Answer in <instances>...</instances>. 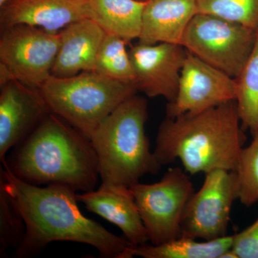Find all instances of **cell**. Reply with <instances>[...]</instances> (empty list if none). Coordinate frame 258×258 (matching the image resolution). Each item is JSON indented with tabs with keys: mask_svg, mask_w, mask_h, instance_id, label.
<instances>
[{
	"mask_svg": "<svg viewBox=\"0 0 258 258\" xmlns=\"http://www.w3.org/2000/svg\"><path fill=\"white\" fill-rule=\"evenodd\" d=\"M256 30L213 16L198 13L185 30L181 45L204 62L236 79L248 58Z\"/></svg>",
	"mask_w": 258,
	"mask_h": 258,
	"instance_id": "obj_6",
	"label": "cell"
},
{
	"mask_svg": "<svg viewBox=\"0 0 258 258\" xmlns=\"http://www.w3.org/2000/svg\"><path fill=\"white\" fill-rule=\"evenodd\" d=\"M40 90L50 111L89 139L117 107L138 92L132 83L115 81L96 71L67 78L51 76Z\"/></svg>",
	"mask_w": 258,
	"mask_h": 258,
	"instance_id": "obj_5",
	"label": "cell"
},
{
	"mask_svg": "<svg viewBox=\"0 0 258 258\" xmlns=\"http://www.w3.org/2000/svg\"><path fill=\"white\" fill-rule=\"evenodd\" d=\"M198 13L258 30V0H197Z\"/></svg>",
	"mask_w": 258,
	"mask_h": 258,
	"instance_id": "obj_21",
	"label": "cell"
},
{
	"mask_svg": "<svg viewBox=\"0 0 258 258\" xmlns=\"http://www.w3.org/2000/svg\"><path fill=\"white\" fill-rule=\"evenodd\" d=\"M9 1H10V0H0V8L4 6V5H6Z\"/></svg>",
	"mask_w": 258,
	"mask_h": 258,
	"instance_id": "obj_25",
	"label": "cell"
},
{
	"mask_svg": "<svg viewBox=\"0 0 258 258\" xmlns=\"http://www.w3.org/2000/svg\"><path fill=\"white\" fill-rule=\"evenodd\" d=\"M235 79L204 62L187 51L175 99L167 103L166 117L200 113L236 101Z\"/></svg>",
	"mask_w": 258,
	"mask_h": 258,
	"instance_id": "obj_10",
	"label": "cell"
},
{
	"mask_svg": "<svg viewBox=\"0 0 258 258\" xmlns=\"http://www.w3.org/2000/svg\"><path fill=\"white\" fill-rule=\"evenodd\" d=\"M0 160L23 142L46 115L52 113L38 88L18 80L0 86Z\"/></svg>",
	"mask_w": 258,
	"mask_h": 258,
	"instance_id": "obj_12",
	"label": "cell"
},
{
	"mask_svg": "<svg viewBox=\"0 0 258 258\" xmlns=\"http://www.w3.org/2000/svg\"><path fill=\"white\" fill-rule=\"evenodd\" d=\"M248 147L241 149L237 167L238 200L244 206L258 201V129Z\"/></svg>",
	"mask_w": 258,
	"mask_h": 258,
	"instance_id": "obj_23",
	"label": "cell"
},
{
	"mask_svg": "<svg viewBox=\"0 0 258 258\" xmlns=\"http://www.w3.org/2000/svg\"><path fill=\"white\" fill-rule=\"evenodd\" d=\"M130 188L151 244L165 243L181 237L183 213L195 192L184 169L170 168L158 182H138Z\"/></svg>",
	"mask_w": 258,
	"mask_h": 258,
	"instance_id": "obj_7",
	"label": "cell"
},
{
	"mask_svg": "<svg viewBox=\"0 0 258 258\" xmlns=\"http://www.w3.org/2000/svg\"><path fill=\"white\" fill-rule=\"evenodd\" d=\"M148 103L136 94L123 101L97 127L91 137L102 182L131 186L161 166L146 134Z\"/></svg>",
	"mask_w": 258,
	"mask_h": 258,
	"instance_id": "obj_4",
	"label": "cell"
},
{
	"mask_svg": "<svg viewBox=\"0 0 258 258\" xmlns=\"http://www.w3.org/2000/svg\"><path fill=\"white\" fill-rule=\"evenodd\" d=\"M106 32L92 19L79 20L60 31V42L51 76L67 78L94 71Z\"/></svg>",
	"mask_w": 258,
	"mask_h": 258,
	"instance_id": "obj_15",
	"label": "cell"
},
{
	"mask_svg": "<svg viewBox=\"0 0 258 258\" xmlns=\"http://www.w3.org/2000/svg\"><path fill=\"white\" fill-rule=\"evenodd\" d=\"M246 137L237 102L163 120L154 155L161 166L179 159L191 175L215 169L235 171Z\"/></svg>",
	"mask_w": 258,
	"mask_h": 258,
	"instance_id": "obj_3",
	"label": "cell"
},
{
	"mask_svg": "<svg viewBox=\"0 0 258 258\" xmlns=\"http://www.w3.org/2000/svg\"><path fill=\"white\" fill-rule=\"evenodd\" d=\"M0 183L13 197L26 225V233L15 249V257H32L51 242L60 241L92 246L102 257L132 258L133 244L85 217L78 206L77 191L72 188L29 184L3 164Z\"/></svg>",
	"mask_w": 258,
	"mask_h": 258,
	"instance_id": "obj_1",
	"label": "cell"
},
{
	"mask_svg": "<svg viewBox=\"0 0 258 258\" xmlns=\"http://www.w3.org/2000/svg\"><path fill=\"white\" fill-rule=\"evenodd\" d=\"M79 202L89 212L117 226L134 246L149 242L133 191L130 186L102 182L98 189L78 194Z\"/></svg>",
	"mask_w": 258,
	"mask_h": 258,
	"instance_id": "obj_14",
	"label": "cell"
},
{
	"mask_svg": "<svg viewBox=\"0 0 258 258\" xmlns=\"http://www.w3.org/2000/svg\"><path fill=\"white\" fill-rule=\"evenodd\" d=\"M26 233V225L14 200L0 183V256L10 248H18Z\"/></svg>",
	"mask_w": 258,
	"mask_h": 258,
	"instance_id": "obj_22",
	"label": "cell"
},
{
	"mask_svg": "<svg viewBox=\"0 0 258 258\" xmlns=\"http://www.w3.org/2000/svg\"><path fill=\"white\" fill-rule=\"evenodd\" d=\"M235 80L241 125L253 134L258 129V30L252 52Z\"/></svg>",
	"mask_w": 258,
	"mask_h": 258,
	"instance_id": "obj_19",
	"label": "cell"
},
{
	"mask_svg": "<svg viewBox=\"0 0 258 258\" xmlns=\"http://www.w3.org/2000/svg\"><path fill=\"white\" fill-rule=\"evenodd\" d=\"M128 53L137 91L149 98L161 96L168 103L174 101L187 50L179 44L146 45L139 42L131 46Z\"/></svg>",
	"mask_w": 258,
	"mask_h": 258,
	"instance_id": "obj_11",
	"label": "cell"
},
{
	"mask_svg": "<svg viewBox=\"0 0 258 258\" xmlns=\"http://www.w3.org/2000/svg\"><path fill=\"white\" fill-rule=\"evenodd\" d=\"M232 249L237 258H258V218L245 230L233 235Z\"/></svg>",
	"mask_w": 258,
	"mask_h": 258,
	"instance_id": "obj_24",
	"label": "cell"
},
{
	"mask_svg": "<svg viewBox=\"0 0 258 258\" xmlns=\"http://www.w3.org/2000/svg\"><path fill=\"white\" fill-rule=\"evenodd\" d=\"M2 164L29 184H62L81 192L96 189L100 178L91 139L53 113L13 148Z\"/></svg>",
	"mask_w": 258,
	"mask_h": 258,
	"instance_id": "obj_2",
	"label": "cell"
},
{
	"mask_svg": "<svg viewBox=\"0 0 258 258\" xmlns=\"http://www.w3.org/2000/svg\"><path fill=\"white\" fill-rule=\"evenodd\" d=\"M126 44L118 35L106 32L97 56L94 71L109 79L134 84L133 64Z\"/></svg>",
	"mask_w": 258,
	"mask_h": 258,
	"instance_id": "obj_20",
	"label": "cell"
},
{
	"mask_svg": "<svg viewBox=\"0 0 258 258\" xmlns=\"http://www.w3.org/2000/svg\"><path fill=\"white\" fill-rule=\"evenodd\" d=\"M141 1H145V0H141Z\"/></svg>",
	"mask_w": 258,
	"mask_h": 258,
	"instance_id": "obj_26",
	"label": "cell"
},
{
	"mask_svg": "<svg viewBox=\"0 0 258 258\" xmlns=\"http://www.w3.org/2000/svg\"><path fill=\"white\" fill-rule=\"evenodd\" d=\"M60 32L20 24L1 30L0 63L15 80L40 89L51 76L58 52Z\"/></svg>",
	"mask_w": 258,
	"mask_h": 258,
	"instance_id": "obj_8",
	"label": "cell"
},
{
	"mask_svg": "<svg viewBox=\"0 0 258 258\" xmlns=\"http://www.w3.org/2000/svg\"><path fill=\"white\" fill-rule=\"evenodd\" d=\"M233 235L199 242L196 239L181 237L160 244H144L134 246L132 257L144 258H221L232 248Z\"/></svg>",
	"mask_w": 258,
	"mask_h": 258,
	"instance_id": "obj_18",
	"label": "cell"
},
{
	"mask_svg": "<svg viewBox=\"0 0 258 258\" xmlns=\"http://www.w3.org/2000/svg\"><path fill=\"white\" fill-rule=\"evenodd\" d=\"M236 200L238 184L235 171L215 169L207 173L203 186L186 204L181 236L205 240L225 237Z\"/></svg>",
	"mask_w": 258,
	"mask_h": 258,
	"instance_id": "obj_9",
	"label": "cell"
},
{
	"mask_svg": "<svg viewBox=\"0 0 258 258\" xmlns=\"http://www.w3.org/2000/svg\"><path fill=\"white\" fill-rule=\"evenodd\" d=\"M146 4V0H92V20L129 43L140 36Z\"/></svg>",
	"mask_w": 258,
	"mask_h": 258,
	"instance_id": "obj_17",
	"label": "cell"
},
{
	"mask_svg": "<svg viewBox=\"0 0 258 258\" xmlns=\"http://www.w3.org/2000/svg\"><path fill=\"white\" fill-rule=\"evenodd\" d=\"M2 30L25 24L60 32L71 24L92 19V0H10L2 7Z\"/></svg>",
	"mask_w": 258,
	"mask_h": 258,
	"instance_id": "obj_13",
	"label": "cell"
},
{
	"mask_svg": "<svg viewBox=\"0 0 258 258\" xmlns=\"http://www.w3.org/2000/svg\"><path fill=\"white\" fill-rule=\"evenodd\" d=\"M139 42L179 44L198 13L197 0H146Z\"/></svg>",
	"mask_w": 258,
	"mask_h": 258,
	"instance_id": "obj_16",
	"label": "cell"
}]
</instances>
